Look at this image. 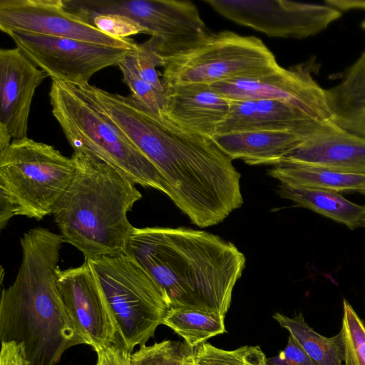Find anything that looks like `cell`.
Returning a JSON list of instances; mask_svg holds the SVG:
<instances>
[{
	"mask_svg": "<svg viewBox=\"0 0 365 365\" xmlns=\"http://www.w3.org/2000/svg\"><path fill=\"white\" fill-rule=\"evenodd\" d=\"M83 92L155 166L167 196L192 223L216 225L242 205L241 175L212 138L176 126L131 95L91 85Z\"/></svg>",
	"mask_w": 365,
	"mask_h": 365,
	"instance_id": "6da1fadb",
	"label": "cell"
},
{
	"mask_svg": "<svg viewBox=\"0 0 365 365\" xmlns=\"http://www.w3.org/2000/svg\"><path fill=\"white\" fill-rule=\"evenodd\" d=\"M125 253L148 274L169 308L224 317L246 262L233 243L186 227H135Z\"/></svg>",
	"mask_w": 365,
	"mask_h": 365,
	"instance_id": "7a4b0ae2",
	"label": "cell"
},
{
	"mask_svg": "<svg viewBox=\"0 0 365 365\" xmlns=\"http://www.w3.org/2000/svg\"><path fill=\"white\" fill-rule=\"evenodd\" d=\"M64 242L43 227L21 237L22 259L13 283L0 299L1 342L23 346L29 365H58L64 352L87 344L67 313L57 284Z\"/></svg>",
	"mask_w": 365,
	"mask_h": 365,
	"instance_id": "3957f363",
	"label": "cell"
},
{
	"mask_svg": "<svg viewBox=\"0 0 365 365\" xmlns=\"http://www.w3.org/2000/svg\"><path fill=\"white\" fill-rule=\"evenodd\" d=\"M73 179L53 215L64 242L85 259L125 253L134 227L128 212L142 198L135 184L93 155L73 151Z\"/></svg>",
	"mask_w": 365,
	"mask_h": 365,
	"instance_id": "277c9868",
	"label": "cell"
},
{
	"mask_svg": "<svg viewBox=\"0 0 365 365\" xmlns=\"http://www.w3.org/2000/svg\"><path fill=\"white\" fill-rule=\"evenodd\" d=\"M49 98L52 114L73 151L88 153L135 185L168 195L155 166L77 86L52 79Z\"/></svg>",
	"mask_w": 365,
	"mask_h": 365,
	"instance_id": "5b68a950",
	"label": "cell"
},
{
	"mask_svg": "<svg viewBox=\"0 0 365 365\" xmlns=\"http://www.w3.org/2000/svg\"><path fill=\"white\" fill-rule=\"evenodd\" d=\"M75 173L72 158L26 138L0 151V227L14 216L41 220L53 214Z\"/></svg>",
	"mask_w": 365,
	"mask_h": 365,
	"instance_id": "8992f818",
	"label": "cell"
},
{
	"mask_svg": "<svg viewBox=\"0 0 365 365\" xmlns=\"http://www.w3.org/2000/svg\"><path fill=\"white\" fill-rule=\"evenodd\" d=\"M88 260L106 297L120 343L130 351L137 345H145L169 308L157 284L125 253Z\"/></svg>",
	"mask_w": 365,
	"mask_h": 365,
	"instance_id": "52a82bcc",
	"label": "cell"
},
{
	"mask_svg": "<svg viewBox=\"0 0 365 365\" xmlns=\"http://www.w3.org/2000/svg\"><path fill=\"white\" fill-rule=\"evenodd\" d=\"M67 9L86 20L101 14L127 16L139 24L163 58L186 53L212 34L190 1L66 0Z\"/></svg>",
	"mask_w": 365,
	"mask_h": 365,
	"instance_id": "ba28073f",
	"label": "cell"
},
{
	"mask_svg": "<svg viewBox=\"0 0 365 365\" xmlns=\"http://www.w3.org/2000/svg\"><path fill=\"white\" fill-rule=\"evenodd\" d=\"M279 64L272 52L255 36L230 31L213 34L186 53L163 58L162 82L212 86L261 75Z\"/></svg>",
	"mask_w": 365,
	"mask_h": 365,
	"instance_id": "9c48e42d",
	"label": "cell"
},
{
	"mask_svg": "<svg viewBox=\"0 0 365 365\" xmlns=\"http://www.w3.org/2000/svg\"><path fill=\"white\" fill-rule=\"evenodd\" d=\"M16 47L52 79L74 86L88 84L98 71L118 66L131 49L88 41L13 31Z\"/></svg>",
	"mask_w": 365,
	"mask_h": 365,
	"instance_id": "30bf717a",
	"label": "cell"
},
{
	"mask_svg": "<svg viewBox=\"0 0 365 365\" xmlns=\"http://www.w3.org/2000/svg\"><path fill=\"white\" fill-rule=\"evenodd\" d=\"M217 13L269 37L304 38L325 30L341 16L329 5L285 0H204Z\"/></svg>",
	"mask_w": 365,
	"mask_h": 365,
	"instance_id": "8fae6325",
	"label": "cell"
},
{
	"mask_svg": "<svg viewBox=\"0 0 365 365\" xmlns=\"http://www.w3.org/2000/svg\"><path fill=\"white\" fill-rule=\"evenodd\" d=\"M230 102L278 100L292 104L319 121H331L326 90L313 78L308 65L284 68L278 65L261 75L212 86Z\"/></svg>",
	"mask_w": 365,
	"mask_h": 365,
	"instance_id": "7c38bea8",
	"label": "cell"
},
{
	"mask_svg": "<svg viewBox=\"0 0 365 365\" xmlns=\"http://www.w3.org/2000/svg\"><path fill=\"white\" fill-rule=\"evenodd\" d=\"M0 29L73 38L134 50L130 38H118L101 31L68 11L63 0H1Z\"/></svg>",
	"mask_w": 365,
	"mask_h": 365,
	"instance_id": "4fadbf2b",
	"label": "cell"
},
{
	"mask_svg": "<svg viewBox=\"0 0 365 365\" xmlns=\"http://www.w3.org/2000/svg\"><path fill=\"white\" fill-rule=\"evenodd\" d=\"M58 291L73 324L93 349L122 344L106 297L88 259L57 272Z\"/></svg>",
	"mask_w": 365,
	"mask_h": 365,
	"instance_id": "5bb4252c",
	"label": "cell"
},
{
	"mask_svg": "<svg viewBox=\"0 0 365 365\" xmlns=\"http://www.w3.org/2000/svg\"><path fill=\"white\" fill-rule=\"evenodd\" d=\"M48 76L18 47L0 50V151L28 138L32 100Z\"/></svg>",
	"mask_w": 365,
	"mask_h": 365,
	"instance_id": "9a60e30c",
	"label": "cell"
},
{
	"mask_svg": "<svg viewBox=\"0 0 365 365\" xmlns=\"http://www.w3.org/2000/svg\"><path fill=\"white\" fill-rule=\"evenodd\" d=\"M337 125L319 121L296 106L278 100L231 102L216 134L245 131H288L312 135Z\"/></svg>",
	"mask_w": 365,
	"mask_h": 365,
	"instance_id": "2e32d148",
	"label": "cell"
},
{
	"mask_svg": "<svg viewBox=\"0 0 365 365\" xmlns=\"http://www.w3.org/2000/svg\"><path fill=\"white\" fill-rule=\"evenodd\" d=\"M163 84L165 102L162 115L182 129L212 138L231 102L210 85Z\"/></svg>",
	"mask_w": 365,
	"mask_h": 365,
	"instance_id": "e0dca14e",
	"label": "cell"
},
{
	"mask_svg": "<svg viewBox=\"0 0 365 365\" xmlns=\"http://www.w3.org/2000/svg\"><path fill=\"white\" fill-rule=\"evenodd\" d=\"M284 159L344 173L365 175V138L336 126L306 139Z\"/></svg>",
	"mask_w": 365,
	"mask_h": 365,
	"instance_id": "ac0fdd59",
	"label": "cell"
},
{
	"mask_svg": "<svg viewBox=\"0 0 365 365\" xmlns=\"http://www.w3.org/2000/svg\"><path fill=\"white\" fill-rule=\"evenodd\" d=\"M311 136L288 131H245L217 134L212 139L232 160L272 166Z\"/></svg>",
	"mask_w": 365,
	"mask_h": 365,
	"instance_id": "d6986e66",
	"label": "cell"
},
{
	"mask_svg": "<svg viewBox=\"0 0 365 365\" xmlns=\"http://www.w3.org/2000/svg\"><path fill=\"white\" fill-rule=\"evenodd\" d=\"M163 65V58L155 48L153 41L138 44L118 63L123 82L131 96L155 114L163 116L165 98L162 80L156 68Z\"/></svg>",
	"mask_w": 365,
	"mask_h": 365,
	"instance_id": "ffe728a7",
	"label": "cell"
},
{
	"mask_svg": "<svg viewBox=\"0 0 365 365\" xmlns=\"http://www.w3.org/2000/svg\"><path fill=\"white\" fill-rule=\"evenodd\" d=\"M326 96L335 124L365 138V51L347 69L342 81L326 90Z\"/></svg>",
	"mask_w": 365,
	"mask_h": 365,
	"instance_id": "44dd1931",
	"label": "cell"
},
{
	"mask_svg": "<svg viewBox=\"0 0 365 365\" xmlns=\"http://www.w3.org/2000/svg\"><path fill=\"white\" fill-rule=\"evenodd\" d=\"M267 173L279 183L289 186L365 194V175L340 173L288 159L272 165Z\"/></svg>",
	"mask_w": 365,
	"mask_h": 365,
	"instance_id": "7402d4cb",
	"label": "cell"
},
{
	"mask_svg": "<svg viewBox=\"0 0 365 365\" xmlns=\"http://www.w3.org/2000/svg\"><path fill=\"white\" fill-rule=\"evenodd\" d=\"M277 192L281 197L292 201L297 206L343 224L350 230L365 227V205L353 202L339 192L281 183Z\"/></svg>",
	"mask_w": 365,
	"mask_h": 365,
	"instance_id": "603a6c76",
	"label": "cell"
},
{
	"mask_svg": "<svg viewBox=\"0 0 365 365\" xmlns=\"http://www.w3.org/2000/svg\"><path fill=\"white\" fill-rule=\"evenodd\" d=\"M272 317L317 365H344L345 348L341 331L334 336L327 337L314 331L302 314L291 318L277 312Z\"/></svg>",
	"mask_w": 365,
	"mask_h": 365,
	"instance_id": "cb8c5ba5",
	"label": "cell"
},
{
	"mask_svg": "<svg viewBox=\"0 0 365 365\" xmlns=\"http://www.w3.org/2000/svg\"><path fill=\"white\" fill-rule=\"evenodd\" d=\"M225 318L199 309L170 307L162 324L172 329L192 348H196L218 334L226 332Z\"/></svg>",
	"mask_w": 365,
	"mask_h": 365,
	"instance_id": "d4e9b609",
	"label": "cell"
},
{
	"mask_svg": "<svg viewBox=\"0 0 365 365\" xmlns=\"http://www.w3.org/2000/svg\"><path fill=\"white\" fill-rule=\"evenodd\" d=\"M195 348L185 342L163 340L140 346L131 354V365H188L195 359Z\"/></svg>",
	"mask_w": 365,
	"mask_h": 365,
	"instance_id": "484cf974",
	"label": "cell"
},
{
	"mask_svg": "<svg viewBox=\"0 0 365 365\" xmlns=\"http://www.w3.org/2000/svg\"><path fill=\"white\" fill-rule=\"evenodd\" d=\"M194 356L198 365H267L259 346L225 350L205 342L195 348Z\"/></svg>",
	"mask_w": 365,
	"mask_h": 365,
	"instance_id": "4316f807",
	"label": "cell"
},
{
	"mask_svg": "<svg viewBox=\"0 0 365 365\" xmlns=\"http://www.w3.org/2000/svg\"><path fill=\"white\" fill-rule=\"evenodd\" d=\"M343 309L341 331L345 348L344 365H365V326L345 299Z\"/></svg>",
	"mask_w": 365,
	"mask_h": 365,
	"instance_id": "83f0119b",
	"label": "cell"
},
{
	"mask_svg": "<svg viewBox=\"0 0 365 365\" xmlns=\"http://www.w3.org/2000/svg\"><path fill=\"white\" fill-rule=\"evenodd\" d=\"M85 21L106 34L118 38H128L130 36L146 34L145 30L133 19L118 14H97Z\"/></svg>",
	"mask_w": 365,
	"mask_h": 365,
	"instance_id": "f1b7e54d",
	"label": "cell"
},
{
	"mask_svg": "<svg viewBox=\"0 0 365 365\" xmlns=\"http://www.w3.org/2000/svg\"><path fill=\"white\" fill-rule=\"evenodd\" d=\"M267 365H317L291 335L284 349L278 355L267 358Z\"/></svg>",
	"mask_w": 365,
	"mask_h": 365,
	"instance_id": "f546056e",
	"label": "cell"
},
{
	"mask_svg": "<svg viewBox=\"0 0 365 365\" xmlns=\"http://www.w3.org/2000/svg\"><path fill=\"white\" fill-rule=\"evenodd\" d=\"M94 350L97 354L95 365H131L132 351L121 344H106Z\"/></svg>",
	"mask_w": 365,
	"mask_h": 365,
	"instance_id": "4dcf8cb0",
	"label": "cell"
},
{
	"mask_svg": "<svg viewBox=\"0 0 365 365\" xmlns=\"http://www.w3.org/2000/svg\"><path fill=\"white\" fill-rule=\"evenodd\" d=\"M0 365H29L23 346L15 342H1Z\"/></svg>",
	"mask_w": 365,
	"mask_h": 365,
	"instance_id": "1f68e13d",
	"label": "cell"
},
{
	"mask_svg": "<svg viewBox=\"0 0 365 365\" xmlns=\"http://www.w3.org/2000/svg\"><path fill=\"white\" fill-rule=\"evenodd\" d=\"M188 365H198L195 361V359H194V361H192L191 363H190Z\"/></svg>",
	"mask_w": 365,
	"mask_h": 365,
	"instance_id": "d6a6232c",
	"label": "cell"
},
{
	"mask_svg": "<svg viewBox=\"0 0 365 365\" xmlns=\"http://www.w3.org/2000/svg\"><path fill=\"white\" fill-rule=\"evenodd\" d=\"M361 27L365 30V21L362 22Z\"/></svg>",
	"mask_w": 365,
	"mask_h": 365,
	"instance_id": "836d02e7",
	"label": "cell"
}]
</instances>
